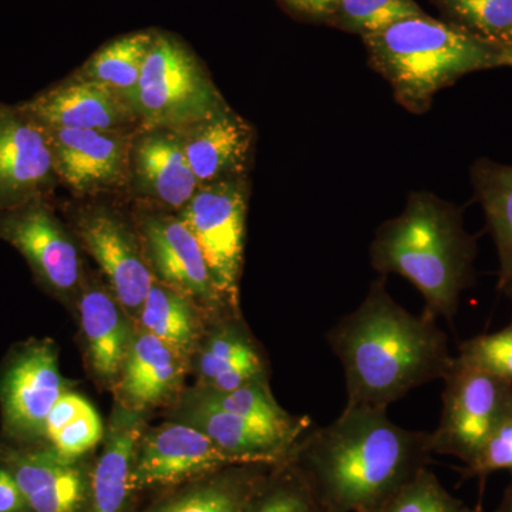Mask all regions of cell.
Instances as JSON below:
<instances>
[{
  "instance_id": "6da1fadb",
  "label": "cell",
  "mask_w": 512,
  "mask_h": 512,
  "mask_svg": "<svg viewBox=\"0 0 512 512\" xmlns=\"http://www.w3.org/2000/svg\"><path fill=\"white\" fill-rule=\"evenodd\" d=\"M430 456V433L397 426L386 409L346 406L328 426L309 430L286 463L326 512H377Z\"/></svg>"
},
{
  "instance_id": "7a4b0ae2",
  "label": "cell",
  "mask_w": 512,
  "mask_h": 512,
  "mask_svg": "<svg viewBox=\"0 0 512 512\" xmlns=\"http://www.w3.org/2000/svg\"><path fill=\"white\" fill-rule=\"evenodd\" d=\"M326 340L345 372L346 406L387 410L417 387L443 380L454 359L437 319L406 311L387 292L384 276Z\"/></svg>"
},
{
  "instance_id": "3957f363",
  "label": "cell",
  "mask_w": 512,
  "mask_h": 512,
  "mask_svg": "<svg viewBox=\"0 0 512 512\" xmlns=\"http://www.w3.org/2000/svg\"><path fill=\"white\" fill-rule=\"evenodd\" d=\"M370 256L379 274L403 276L419 289L426 315L453 322L473 284L477 244L456 205L413 192L402 214L377 229Z\"/></svg>"
},
{
  "instance_id": "277c9868",
  "label": "cell",
  "mask_w": 512,
  "mask_h": 512,
  "mask_svg": "<svg viewBox=\"0 0 512 512\" xmlns=\"http://www.w3.org/2000/svg\"><path fill=\"white\" fill-rule=\"evenodd\" d=\"M370 63L412 113L429 109L434 96L468 73L501 67V52L454 23L427 15L400 20L363 36Z\"/></svg>"
},
{
  "instance_id": "5b68a950",
  "label": "cell",
  "mask_w": 512,
  "mask_h": 512,
  "mask_svg": "<svg viewBox=\"0 0 512 512\" xmlns=\"http://www.w3.org/2000/svg\"><path fill=\"white\" fill-rule=\"evenodd\" d=\"M128 109L144 130L180 131L228 109L195 57L171 37L154 35Z\"/></svg>"
},
{
  "instance_id": "8992f818",
  "label": "cell",
  "mask_w": 512,
  "mask_h": 512,
  "mask_svg": "<svg viewBox=\"0 0 512 512\" xmlns=\"http://www.w3.org/2000/svg\"><path fill=\"white\" fill-rule=\"evenodd\" d=\"M443 409L430 433L433 454L456 457L466 466L512 416V382L454 357L443 377Z\"/></svg>"
},
{
  "instance_id": "52a82bcc",
  "label": "cell",
  "mask_w": 512,
  "mask_h": 512,
  "mask_svg": "<svg viewBox=\"0 0 512 512\" xmlns=\"http://www.w3.org/2000/svg\"><path fill=\"white\" fill-rule=\"evenodd\" d=\"M67 389L53 340L16 346L0 366L3 443L40 446L47 416Z\"/></svg>"
},
{
  "instance_id": "ba28073f",
  "label": "cell",
  "mask_w": 512,
  "mask_h": 512,
  "mask_svg": "<svg viewBox=\"0 0 512 512\" xmlns=\"http://www.w3.org/2000/svg\"><path fill=\"white\" fill-rule=\"evenodd\" d=\"M247 197L244 175L227 178L198 188L180 215L200 245L212 281L235 311L244 264Z\"/></svg>"
},
{
  "instance_id": "9c48e42d",
  "label": "cell",
  "mask_w": 512,
  "mask_h": 512,
  "mask_svg": "<svg viewBox=\"0 0 512 512\" xmlns=\"http://www.w3.org/2000/svg\"><path fill=\"white\" fill-rule=\"evenodd\" d=\"M0 239L26 259L45 291L66 305L76 303L84 281L79 247L46 198L0 212Z\"/></svg>"
},
{
  "instance_id": "30bf717a",
  "label": "cell",
  "mask_w": 512,
  "mask_h": 512,
  "mask_svg": "<svg viewBox=\"0 0 512 512\" xmlns=\"http://www.w3.org/2000/svg\"><path fill=\"white\" fill-rule=\"evenodd\" d=\"M217 444L184 421H168L144 430L134 450L130 484L137 494L170 490L237 466Z\"/></svg>"
},
{
  "instance_id": "8fae6325",
  "label": "cell",
  "mask_w": 512,
  "mask_h": 512,
  "mask_svg": "<svg viewBox=\"0 0 512 512\" xmlns=\"http://www.w3.org/2000/svg\"><path fill=\"white\" fill-rule=\"evenodd\" d=\"M138 235L158 282L194 302L211 323L241 315L218 291L197 239L180 218L146 215Z\"/></svg>"
},
{
  "instance_id": "7c38bea8",
  "label": "cell",
  "mask_w": 512,
  "mask_h": 512,
  "mask_svg": "<svg viewBox=\"0 0 512 512\" xmlns=\"http://www.w3.org/2000/svg\"><path fill=\"white\" fill-rule=\"evenodd\" d=\"M76 231L82 247L99 265L107 288L137 322L154 282L138 232L106 208L83 212Z\"/></svg>"
},
{
  "instance_id": "4fadbf2b",
  "label": "cell",
  "mask_w": 512,
  "mask_h": 512,
  "mask_svg": "<svg viewBox=\"0 0 512 512\" xmlns=\"http://www.w3.org/2000/svg\"><path fill=\"white\" fill-rule=\"evenodd\" d=\"M56 178L46 128L20 104H0V212L46 198Z\"/></svg>"
},
{
  "instance_id": "5bb4252c",
  "label": "cell",
  "mask_w": 512,
  "mask_h": 512,
  "mask_svg": "<svg viewBox=\"0 0 512 512\" xmlns=\"http://www.w3.org/2000/svg\"><path fill=\"white\" fill-rule=\"evenodd\" d=\"M45 128L57 178L76 194L111 190L126 180L134 147L126 133Z\"/></svg>"
},
{
  "instance_id": "9a60e30c",
  "label": "cell",
  "mask_w": 512,
  "mask_h": 512,
  "mask_svg": "<svg viewBox=\"0 0 512 512\" xmlns=\"http://www.w3.org/2000/svg\"><path fill=\"white\" fill-rule=\"evenodd\" d=\"M0 464L18 483L30 512H82L89 497L93 461L66 463L45 446L0 441Z\"/></svg>"
},
{
  "instance_id": "2e32d148",
  "label": "cell",
  "mask_w": 512,
  "mask_h": 512,
  "mask_svg": "<svg viewBox=\"0 0 512 512\" xmlns=\"http://www.w3.org/2000/svg\"><path fill=\"white\" fill-rule=\"evenodd\" d=\"M84 357L94 382L103 389L119 383L136 322L107 285L84 279L77 298Z\"/></svg>"
},
{
  "instance_id": "e0dca14e",
  "label": "cell",
  "mask_w": 512,
  "mask_h": 512,
  "mask_svg": "<svg viewBox=\"0 0 512 512\" xmlns=\"http://www.w3.org/2000/svg\"><path fill=\"white\" fill-rule=\"evenodd\" d=\"M178 420L210 437L218 447L241 464L279 466L291 457L293 448L305 434L276 429L244 419L202 403L190 394L178 409Z\"/></svg>"
},
{
  "instance_id": "ac0fdd59",
  "label": "cell",
  "mask_w": 512,
  "mask_h": 512,
  "mask_svg": "<svg viewBox=\"0 0 512 512\" xmlns=\"http://www.w3.org/2000/svg\"><path fill=\"white\" fill-rule=\"evenodd\" d=\"M43 127L120 131L137 124L126 101L107 87L74 76L20 104Z\"/></svg>"
},
{
  "instance_id": "d6986e66",
  "label": "cell",
  "mask_w": 512,
  "mask_h": 512,
  "mask_svg": "<svg viewBox=\"0 0 512 512\" xmlns=\"http://www.w3.org/2000/svg\"><path fill=\"white\" fill-rule=\"evenodd\" d=\"M188 362L190 359L136 323L130 352L114 387L117 403L146 414L173 402L180 396Z\"/></svg>"
},
{
  "instance_id": "ffe728a7",
  "label": "cell",
  "mask_w": 512,
  "mask_h": 512,
  "mask_svg": "<svg viewBox=\"0 0 512 512\" xmlns=\"http://www.w3.org/2000/svg\"><path fill=\"white\" fill-rule=\"evenodd\" d=\"M200 389L229 392L245 384L268 380L264 353L241 315L212 323L195 353Z\"/></svg>"
},
{
  "instance_id": "44dd1931",
  "label": "cell",
  "mask_w": 512,
  "mask_h": 512,
  "mask_svg": "<svg viewBox=\"0 0 512 512\" xmlns=\"http://www.w3.org/2000/svg\"><path fill=\"white\" fill-rule=\"evenodd\" d=\"M144 427V413L116 402L103 440L93 460L92 483L82 512H137V493L130 484L134 450Z\"/></svg>"
},
{
  "instance_id": "7402d4cb",
  "label": "cell",
  "mask_w": 512,
  "mask_h": 512,
  "mask_svg": "<svg viewBox=\"0 0 512 512\" xmlns=\"http://www.w3.org/2000/svg\"><path fill=\"white\" fill-rule=\"evenodd\" d=\"M175 133L200 187L241 177L247 170L254 134L229 107Z\"/></svg>"
},
{
  "instance_id": "603a6c76",
  "label": "cell",
  "mask_w": 512,
  "mask_h": 512,
  "mask_svg": "<svg viewBox=\"0 0 512 512\" xmlns=\"http://www.w3.org/2000/svg\"><path fill=\"white\" fill-rule=\"evenodd\" d=\"M131 170L138 190L174 210H183L200 188L175 131L144 130L133 147Z\"/></svg>"
},
{
  "instance_id": "cb8c5ba5",
  "label": "cell",
  "mask_w": 512,
  "mask_h": 512,
  "mask_svg": "<svg viewBox=\"0 0 512 512\" xmlns=\"http://www.w3.org/2000/svg\"><path fill=\"white\" fill-rule=\"evenodd\" d=\"M275 466L237 464L190 483L160 491L137 512H245Z\"/></svg>"
},
{
  "instance_id": "d4e9b609",
  "label": "cell",
  "mask_w": 512,
  "mask_h": 512,
  "mask_svg": "<svg viewBox=\"0 0 512 512\" xmlns=\"http://www.w3.org/2000/svg\"><path fill=\"white\" fill-rule=\"evenodd\" d=\"M136 323L187 359L195 356L212 325L194 302L161 284L156 278Z\"/></svg>"
},
{
  "instance_id": "484cf974",
  "label": "cell",
  "mask_w": 512,
  "mask_h": 512,
  "mask_svg": "<svg viewBox=\"0 0 512 512\" xmlns=\"http://www.w3.org/2000/svg\"><path fill=\"white\" fill-rule=\"evenodd\" d=\"M106 436L99 412L86 397L67 389L46 420L45 446L66 463L87 460Z\"/></svg>"
},
{
  "instance_id": "4316f807",
  "label": "cell",
  "mask_w": 512,
  "mask_h": 512,
  "mask_svg": "<svg viewBox=\"0 0 512 512\" xmlns=\"http://www.w3.org/2000/svg\"><path fill=\"white\" fill-rule=\"evenodd\" d=\"M471 181L497 247L498 289L504 292L512 286V165L480 158L471 168Z\"/></svg>"
},
{
  "instance_id": "83f0119b",
  "label": "cell",
  "mask_w": 512,
  "mask_h": 512,
  "mask_svg": "<svg viewBox=\"0 0 512 512\" xmlns=\"http://www.w3.org/2000/svg\"><path fill=\"white\" fill-rule=\"evenodd\" d=\"M153 39L154 35L146 32L119 37L94 53L79 76L107 87L126 100L140 80Z\"/></svg>"
},
{
  "instance_id": "f1b7e54d",
  "label": "cell",
  "mask_w": 512,
  "mask_h": 512,
  "mask_svg": "<svg viewBox=\"0 0 512 512\" xmlns=\"http://www.w3.org/2000/svg\"><path fill=\"white\" fill-rule=\"evenodd\" d=\"M188 394L224 412L237 414L244 419L258 421L276 429L305 434L312 427V421L308 416H292L279 406L268 380L248 383L229 392H214L194 387Z\"/></svg>"
},
{
  "instance_id": "f546056e",
  "label": "cell",
  "mask_w": 512,
  "mask_h": 512,
  "mask_svg": "<svg viewBox=\"0 0 512 512\" xmlns=\"http://www.w3.org/2000/svg\"><path fill=\"white\" fill-rule=\"evenodd\" d=\"M454 25L503 52L512 43V0H436Z\"/></svg>"
},
{
  "instance_id": "4dcf8cb0",
  "label": "cell",
  "mask_w": 512,
  "mask_h": 512,
  "mask_svg": "<svg viewBox=\"0 0 512 512\" xmlns=\"http://www.w3.org/2000/svg\"><path fill=\"white\" fill-rule=\"evenodd\" d=\"M420 15L424 12L414 0H338L328 20L366 36Z\"/></svg>"
},
{
  "instance_id": "1f68e13d",
  "label": "cell",
  "mask_w": 512,
  "mask_h": 512,
  "mask_svg": "<svg viewBox=\"0 0 512 512\" xmlns=\"http://www.w3.org/2000/svg\"><path fill=\"white\" fill-rule=\"evenodd\" d=\"M245 512H326L289 463L272 468Z\"/></svg>"
},
{
  "instance_id": "d6a6232c",
  "label": "cell",
  "mask_w": 512,
  "mask_h": 512,
  "mask_svg": "<svg viewBox=\"0 0 512 512\" xmlns=\"http://www.w3.org/2000/svg\"><path fill=\"white\" fill-rule=\"evenodd\" d=\"M464 504L446 487L429 467L400 488L377 512H460Z\"/></svg>"
},
{
  "instance_id": "836d02e7",
  "label": "cell",
  "mask_w": 512,
  "mask_h": 512,
  "mask_svg": "<svg viewBox=\"0 0 512 512\" xmlns=\"http://www.w3.org/2000/svg\"><path fill=\"white\" fill-rule=\"evenodd\" d=\"M456 357L468 366L512 382V322L498 332L464 340Z\"/></svg>"
},
{
  "instance_id": "e575fe53",
  "label": "cell",
  "mask_w": 512,
  "mask_h": 512,
  "mask_svg": "<svg viewBox=\"0 0 512 512\" xmlns=\"http://www.w3.org/2000/svg\"><path fill=\"white\" fill-rule=\"evenodd\" d=\"M497 471L512 473V416L501 424L473 463L464 467L466 478H485Z\"/></svg>"
},
{
  "instance_id": "d590c367",
  "label": "cell",
  "mask_w": 512,
  "mask_h": 512,
  "mask_svg": "<svg viewBox=\"0 0 512 512\" xmlns=\"http://www.w3.org/2000/svg\"><path fill=\"white\" fill-rule=\"evenodd\" d=\"M0 512H30L25 497L8 468L0 464Z\"/></svg>"
},
{
  "instance_id": "8d00e7d4",
  "label": "cell",
  "mask_w": 512,
  "mask_h": 512,
  "mask_svg": "<svg viewBox=\"0 0 512 512\" xmlns=\"http://www.w3.org/2000/svg\"><path fill=\"white\" fill-rule=\"evenodd\" d=\"M286 2L303 15L329 19L338 0H286Z\"/></svg>"
},
{
  "instance_id": "74e56055",
  "label": "cell",
  "mask_w": 512,
  "mask_h": 512,
  "mask_svg": "<svg viewBox=\"0 0 512 512\" xmlns=\"http://www.w3.org/2000/svg\"><path fill=\"white\" fill-rule=\"evenodd\" d=\"M497 512H512V480L508 487L505 488L503 500L498 505Z\"/></svg>"
},
{
  "instance_id": "f35d334b",
  "label": "cell",
  "mask_w": 512,
  "mask_h": 512,
  "mask_svg": "<svg viewBox=\"0 0 512 512\" xmlns=\"http://www.w3.org/2000/svg\"><path fill=\"white\" fill-rule=\"evenodd\" d=\"M501 67H512V43L501 52Z\"/></svg>"
},
{
  "instance_id": "ab89813d",
  "label": "cell",
  "mask_w": 512,
  "mask_h": 512,
  "mask_svg": "<svg viewBox=\"0 0 512 512\" xmlns=\"http://www.w3.org/2000/svg\"><path fill=\"white\" fill-rule=\"evenodd\" d=\"M460 512H484V511H483V508L480 507V505H477V507H474V508L466 507V505H464V507L461 508Z\"/></svg>"
},
{
  "instance_id": "60d3db41",
  "label": "cell",
  "mask_w": 512,
  "mask_h": 512,
  "mask_svg": "<svg viewBox=\"0 0 512 512\" xmlns=\"http://www.w3.org/2000/svg\"><path fill=\"white\" fill-rule=\"evenodd\" d=\"M504 293H505V295H507V296H508V298H510V299H511V301H512V286H510V288H508V289H505Z\"/></svg>"
}]
</instances>
